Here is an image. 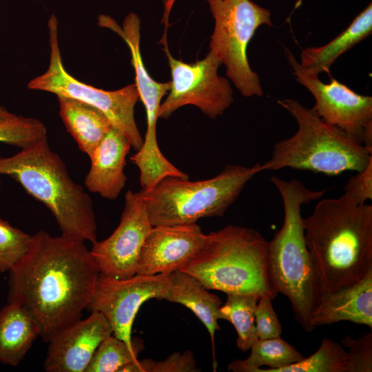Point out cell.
I'll use <instances>...</instances> for the list:
<instances>
[{"mask_svg":"<svg viewBox=\"0 0 372 372\" xmlns=\"http://www.w3.org/2000/svg\"><path fill=\"white\" fill-rule=\"evenodd\" d=\"M0 175L12 178L42 203L54 216L62 236L92 243L97 240L92 198L72 179L48 138L12 156H0Z\"/></svg>","mask_w":372,"mask_h":372,"instance_id":"cell-4","label":"cell"},{"mask_svg":"<svg viewBox=\"0 0 372 372\" xmlns=\"http://www.w3.org/2000/svg\"><path fill=\"white\" fill-rule=\"evenodd\" d=\"M9 273L8 302L28 312L45 342L81 318L101 273L84 241L43 230Z\"/></svg>","mask_w":372,"mask_h":372,"instance_id":"cell-1","label":"cell"},{"mask_svg":"<svg viewBox=\"0 0 372 372\" xmlns=\"http://www.w3.org/2000/svg\"><path fill=\"white\" fill-rule=\"evenodd\" d=\"M205 238L196 223L152 226L140 254L136 274H170L179 270Z\"/></svg>","mask_w":372,"mask_h":372,"instance_id":"cell-16","label":"cell"},{"mask_svg":"<svg viewBox=\"0 0 372 372\" xmlns=\"http://www.w3.org/2000/svg\"><path fill=\"white\" fill-rule=\"evenodd\" d=\"M16 116V114L10 112L4 107L0 105V123L7 120L11 119Z\"/></svg>","mask_w":372,"mask_h":372,"instance_id":"cell-33","label":"cell"},{"mask_svg":"<svg viewBox=\"0 0 372 372\" xmlns=\"http://www.w3.org/2000/svg\"><path fill=\"white\" fill-rule=\"evenodd\" d=\"M50 62L47 70L28 84L30 90L48 92L90 105L103 112L114 127L128 139L132 147L138 151L143 145L134 118V107L139 99L136 85L130 84L121 89L107 91L82 83L65 69L58 39V21L52 14L48 23Z\"/></svg>","mask_w":372,"mask_h":372,"instance_id":"cell-9","label":"cell"},{"mask_svg":"<svg viewBox=\"0 0 372 372\" xmlns=\"http://www.w3.org/2000/svg\"><path fill=\"white\" fill-rule=\"evenodd\" d=\"M227 296L225 303L218 309L217 318L232 324L238 335L237 347L246 352L258 339L254 310L259 298L246 293H227Z\"/></svg>","mask_w":372,"mask_h":372,"instance_id":"cell-24","label":"cell"},{"mask_svg":"<svg viewBox=\"0 0 372 372\" xmlns=\"http://www.w3.org/2000/svg\"><path fill=\"white\" fill-rule=\"evenodd\" d=\"M143 341L134 338L132 344L111 335L103 340L85 372H118L124 366L138 360Z\"/></svg>","mask_w":372,"mask_h":372,"instance_id":"cell-25","label":"cell"},{"mask_svg":"<svg viewBox=\"0 0 372 372\" xmlns=\"http://www.w3.org/2000/svg\"><path fill=\"white\" fill-rule=\"evenodd\" d=\"M271 300L269 296H262L258 299L255 307L256 329L259 339L271 338L282 335V326Z\"/></svg>","mask_w":372,"mask_h":372,"instance_id":"cell-31","label":"cell"},{"mask_svg":"<svg viewBox=\"0 0 372 372\" xmlns=\"http://www.w3.org/2000/svg\"><path fill=\"white\" fill-rule=\"evenodd\" d=\"M349 321L372 330V271L360 281L321 296L310 319L316 327Z\"/></svg>","mask_w":372,"mask_h":372,"instance_id":"cell-18","label":"cell"},{"mask_svg":"<svg viewBox=\"0 0 372 372\" xmlns=\"http://www.w3.org/2000/svg\"><path fill=\"white\" fill-rule=\"evenodd\" d=\"M246 360H237L228 366L234 372H269L289 366L304 358V355L280 336L258 339L251 347Z\"/></svg>","mask_w":372,"mask_h":372,"instance_id":"cell-23","label":"cell"},{"mask_svg":"<svg viewBox=\"0 0 372 372\" xmlns=\"http://www.w3.org/2000/svg\"><path fill=\"white\" fill-rule=\"evenodd\" d=\"M302 224L320 298L372 271L371 205H354L343 196L324 198Z\"/></svg>","mask_w":372,"mask_h":372,"instance_id":"cell-2","label":"cell"},{"mask_svg":"<svg viewBox=\"0 0 372 372\" xmlns=\"http://www.w3.org/2000/svg\"><path fill=\"white\" fill-rule=\"evenodd\" d=\"M352 204L360 205L372 199V161L362 171L351 176L342 195Z\"/></svg>","mask_w":372,"mask_h":372,"instance_id":"cell-32","label":"cell"},{"mask_svg":"<svg viewBox=\"0 0 372 372\" xmlns=\"http://www.w3.org/2000/svg\"><path fill=\"white\" fill-rule=\"evenodd\" d=\"M39 335V327L28 312L8 302L0 309V362L18 365Z\"/></svg>","mask_w":372,"mask_h":372,"instance_id":"cell-22","label":"cell"},{"mask_svg":"<svg viewBox=\"0 0 372 372\" xmlns=\"http://www.w3.org/2000/svg\"><path fill=\"white\" fill-rule=\"evenodd\" d=\"M112 335L104 316L91 311L56 333L48 342L43 367L47 372H85L101 342Z\"/></svg>","mask_w":372,"mask_h":372,"instance_id":"cell-15","label":"cell"},{"mask_svg":"<svg viewBox=\"0 0 372 372\" xmlns=\"http://www.w3.org/2000/svg\"><path fill=\"white\" fill-rule=\"evenodd\" d=\"M341 344L349 349L348 372L372 371V331L367 332L357 339L347 335Z\"/></svg>","mask_w":372,"mask_h":372,"instance_id":"cell-30","label":"cell"},{"mask_svg":"<svg viewBox=\"0 0 372 372\" xmlns=\"http://www.w3.org/2000/svg\"><path fill=\"white\" fill-rule=\"evenodd\" d=\"M268 241L258 231L229 225L206 234L203 245L179 271L208 290L253 294L272 300L267 278Z\"/></svg>","mask_w":372,"mask_h":372,"instance_id":"cell-5","label":"cell"},{"mask_svg":"<svg viewBox=\"0 0 372 372\" xmlns=\"http://www.w3.org/2000/svg\"><path fill=\"white\" fill-rule=\"evenodd\" d=\"M57 99L67 131L90 159L113 125L103 112L90 105L71 98L57 96Z\"/></svg>","mask_w":372,"mask_h":372,"instance_id":"cell-20","label":"cell"},{"mask_svg":"<svg viewBox=\"0 0 372 372\" xmlns=\"http://www.w3.org/2000/svg\"><path fill=\"white\" fill-rule=\"evenodd\" d=\"M167 26L160 43L167 57L172 80L169 94L158 110V118L167 119L178 108L187 105L197 107L214 119L223 114L234 97L229 81L218 74L221 65L210 51L201 60L192 63L175 59L167 43Z\"/></svg>","mask_w":372,"mask_h":372,"instance_id":"cell-10","label":"cell"},{"mask_svg":"<svg viewBox=\"0 0 372 372\" xmlns=\"http://www.w3.org/2000/svg\"><path fill=\"white\" fill-rule=\"evenodd\" d=\"M32 236L0 218V272L9 271L27 254Z\"/></svg>","mask_w":372,"mask_h":372,"instance_id":"cell-28","label":"cell"},{"mask_svg":"<svg viewBox=\"0 0 372 372\" xmlns=\"http://www.w3.org/2000/svg\"><path fill=\"white\" fill-rule=\"evenodd\" d=\"M269 372H348L347 352L340 343L324 337L318 349L308 358Z\"/></svg>","mask_w":372,"mask_h":372,"instance_id":"cell-26","label":"cell"},{"mask_svg":"<svg viewBox=\"0 0 372 372\" xmlns=\"http://www.w3.org/2000/svg\"><path fill=\"white\" fill-rule=\"evenodd\" d=\"M0 194H1V183H0Z\"/></svg>","mask_w":372,"mask_h":372,"instance_id":"cell-34","label":"cell"},{"mask_svg":"<svg viewBox=\"0 0 372 372\" xmlns=\"http://www.w3.org/2000/svg\"><path fill=\"white\" fill-rule=\"evenodd\" d=\"M260 172L259 163L251 167L228 164L209 179L190 181L166 176L150 190L137 193L152 226L194 223L203 218L223 216Z\"/></svg>","mask_w":372,"mask_h":372,"instance_id":"cell-7","label":"cell"},{"mask_svg":"<svg viewBox=\"0 0 372 372\" xmlns=\"http://www.w3.org/2000/svg\"><path fill=\"white\" fill-rule=\"evenodd\" d=\"M163 300L178 303L189 309L207 329L212 346L216 371L215 333L220 328L218 324L217 311L222 304L220 298L208 289L195 277L179 270L170 273L169 285Z\"/></svg>","mask_w":372,"mask_h":372,"instance_id":"cell-19","label":"cell"},{"mask_svg":"<svg viewBox=\"0 0 372 372\" xmlns=\"http://www.w3.org/2000/svg\"><path fill=\"white\" fill-rule=\"evenodd\" d=\"M196 362L190 351L180 354L176 352L165 360L156 362L151 359H138L124 366L119 372H198Z\"/></svg>","mask_w":372,"mask_h":372,"instance_id":"cell-29","label":"cell"},{"mask_svg":"<svg viewBox=\"0 0 372 372\" xmlns=\"http://www.w3.org/2000/svg\"><path fill=\"white\" fill-rule=\"evenodd\" d=\"M285 54L298 83L315 99L312 107L327 123L335 126L363 146L372 149V96L356 93L331 78L329 83L301 66L288 49Z\"/></svg>","mask_w":372,"mask_h":372,"instance_id":"cell-11","label":"cell"},{"mask_svg":"<svg viewBox=\"0 0 372 372\" xmlns=\"http://www.w3.org/2000/svg\"><path fill=\"white\" fill-rule=\"evenodd\" d=\"M278 103L295 119L298 130L275 144L270 158L260 164L261 171L291 168L332 176L361 172L372 161V149L324 122L313 108L293 99Z\"/></svg>","mask_w":372,"mask_h":372,"instance_id":"cell-6","label":"cell"},{"mask_svg":"<svg viewBox=\"0 0 372 372\" xmlns=\"http://www.w3.org/2000/svg\"><path fill=\"white\" fill-rule=\"evenodd\" d=\"M169 281L170 274H135L118 279L100 273L86 309L102 313L112 335L132 344V325L140 307L148 300H163Z\"/></svg>","mask_w":372,"mask_h":372,"instance_id":"cell-12","label":"cell"},{"mask_svg":"<svg viewBox=\"0 0 372 372\" xmlns=\"http://www.w3.org/2000/svg\"><path fill=\"white\" fill-rule=\"evenodd\" d=\"M372 32V5L370 3L349 25L331 41L322 46L309 47L302 50L300 64L308 71L318 75L329 74L337 59Z\"/></svg>","mask_w":372,"mask_h":372,"instance_id":"cell-21","label":"cell"},{"mask_svg":"<svg viewBox=\"0 0 372 372\" xmlns=\"http://www.w3.org/2000/svg\"><path fill=\"white\" fill-rule=\"evenodd\" d=\"M152 227L137 192L127 190L118 227L106 239L92 243L90 251L101 273L118 279L136 274L140 254Z\"/></svg>","mask_w":372,"mask_h":372,"instance_id":"cell-13","label":"cell"},{"mask_svg":"<svg viewBox=\"0 0 372 372\" xmlns=\"http://www.w3.org/2000/svg\"><path fill=\"white\" fill-rule=\"evenodd\" d=\"M214 19L209 51L245 97L264 94L259 75L250 67L248 45L261 25L272 26L271 12L251 0H205Z\"/></svg>","mask_w":372,"mask_h":372,"instance_id":"cell-8","label":"cell"},{"mask_svg":"<svg viewBox=\"0 0 372 372\" xmlns=\"http://www.w3.org/2000/svg\"><path fill=\"white\" fill-rule=\"evenodd\" d=\"M271 182L278 191L284 207L282 227L268 241L267 278L271 288L290 301L294 317L307 332L312 311L320 298L309 252L304 238L301 207L319 200L326 191L308 189L296 178L274 176Z\"/></svg>","mask_w":372,"mask_h":372,"instance_id":"cell-3","label":"cell"},{"mask_svg":"<svg viewBox=\"0 0 372 372\" xmlns=\"http://www.w3.org/2000/svg\"><path fill=\"white\" fill-rule=\"evenodd\" d=\"M132 146L126 136L112 126L95 149L84 184L90 192L115 200L124 188L126 156Z\"/></svg>","mask_w":372,"mask_h":372,"instance_id":"cell-17","label":"cell"},{"mask_svg":"<svg viewBox=\"0 0 372 372\" xmlns=\"http://www.w3.org/2000/svg\"><path fill=\"white\" fill-rule=\"evenodd\" d=\"M45 138L47 129L35 118L17 115L0 123V143L23 149Z\"/></svg>","mask_w":372,"mask_h":372,"instance_id":"cell-27","label":"cell"},{"mask_svg":"<svg viewBox=\"0 0 372 372\" xmlns=\"http://www.w3.org/2000/svg\"><path fill=\"white\" fill-rule=\"evenodd\" d=\"M99 24L117 33L127 43L131 54V62L135 72V85L139 99L143 102L147 120V130L141 148L135 153L136 161L141 165L154 167L161 165L165 159L156 138V123L158 110L163 97L170 89V81L160 83L153 79L147 72L140 50L141 20L131 12L125 18L122 27L111 17L101 14Z\"/></svg>","mask_w":372,"mask_h":372,"instance_id":"cell-14","label":"cell"}]
</instances>
